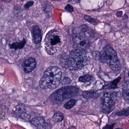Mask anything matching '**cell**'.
<instances>
[{
  "label": "cell",
  "instance_id": "obj_25",
  "mask_svg": "<svg viewBox=\"0 0 129 129\" xmlns=\"http://www.w3.org/2000/svg\"><path fill=\"white\" fill-rule=\"evenodd\" d=\"M65 10L67 12L72 13L73 11V7L70 5L67 4L65 8Z\"/></svg>",
  "mask_w": 129,
  "mask_h": 129
},
{
  "label": "cell",
  "instance_id": "obj_22",
  "mask_svg": "<svg viewBox=\"0 0 129 129\" xmlns=\"http://www.w3.org/2000/svg\"><path fill=\"white\" fill-rule=\"evenodd\" d=\"M21 118L23 120L25 121H29L30 119L31 116L29 114H27L26 113H23L20 116Z\"/></svg>",
  "mask_w": 129,
  "mask_h": 129
},
{
  "label": "cell",
  "instance_id": "obj_27",
  "mask_svg": "<svg viewBox=\"0 0 129 129\" xmlns=\"http://www.w3.org/2000/svg\"><path fill=\"white\" fill-rule=\"evenodd\" d=\"M114 125H115L114 123V124H112V125H107L105 126L104 127L103 129H113L114 127Z\"/></svg>",
  "mask_w": 129,
  "mask_h": 129
},
{
  "label": "cell",
  "instance_id": "obj_15",
  "mask_svg": "<svg viewBox=\"0 0 129 129\" xmlns=\"http://www.w3.org/2000/svg\"><path fill=\"white\" fill-rule=\"evenodd\" d=\"M25 107L24 105L21 104L17 105L15 107L14 110V113L15 114L19 116L23 113H25Z\"/></svg>",
  "mask_w": 129,
  "mask_h": 129
},
{
  "label": "cell",
  "instance_id": "obj_3",
  "mask_svg": "<svg viewBox=\"0 0 129 129\" xmlns=\"http://www.w3.org/2000/svg\"><path fill=\"white\" fill-rule=\"evenodd\" d=\"M89 59L85 50L75 49L70 53L67 62L68 66L71 70H78L88 64Z\"/></svg>",
  "mask_w": 129,
  "mask_h": 129
},
{
  "label": "cell",
  "instance_id": "obj_19",
  "mask_svg": "<svg viewBox=\"0 0 129 129\" xmlns=\"http://www.w3.org/2000/svg\"><path fill=\"white\" fill-rule=\"evenodd\" d=\"M42 9L43 10L46 12H50L52 11L54 9V7L51 5L49 3H44L42 5Z\"/></svg>",
  "mask_w": 129,
  "mask_h": 129
},
{
  "label": "cell",
  "instance_id": "obj_12",
  "mask_svg": "<svg viewBox=\"0 0 129 129\" xmlns=\"http://www.w3.org/2000/svg\"><path fill=\"white\" fill-rule=\"evenodd\" d=\"M122 95L125 101L129 104V80L126 82L123 86Z\"/></svg>",
  "mask_w": 129,
  "mask_h": 129
},
{
  "label": "cell",
  "instance_id": "obj_7",
  "mask_svg": "<svg viewBox=\"0 0 129 129\" xmlns=\"http://www.w3.org/2000/svg\"><path fill=\"white\" fill-rule=\"evenodd\" d=\"M75 49L85 50L89 46V40L83 34L76 33L73 36Z\"/></svg>",
  "mask_w": 129,
  "mask_h": 129
},
{
  "label": "cell",
  "instance_id": "obj_11",
  "mask_svg": "<svg viewBox=\"0 0 129 129\" xmlns=\"http://www.w3.org/2000/svg\"><path fill=\"white\" fill-rule=\"evenodd\" d=\"M82 31L84 35L88 38L90 41V39L94 38L95 36V33L93 31V29L89 28L86 25H83L82 26Z\"/></svg>",
  "mask_w": 129,
  "mask_h": 129
},
{
  "label": "cell",
  "instance_id": "obj_16",
  "mask_svg": "<svg viewBox=\"0 0 129 129\" xmlns=\"http://www.w3.org/2000/svg\"><path fill=\"white\" fill-rule=\"evenodd\" d=\"M92 79V76L89 74H86L81 76L79 78V80L81 82L85 83L89 82Z\"/></svg>",
  "mask_w": 129,
  "mask_h": 129
},
{
  "label": "cell",
  "instance_id": "obj_18",
  "mask_svg": "<svg viewBox=\"0 0 129 129\" xmlns=\"http://www.w3.org/2000/svg\"><path fill=\"white\" fill-rule=\"evenodd\" d=\"M52 118L55 122H61L63 119V115L61 113L58 112V113L55 114Z\"/></svg>",
  "mask_w": 129,
  "mask_h": 129
},
{
  "label": "cell",
  "instance_id": "obj_5",
  "mask_svg": "<svg viewBox=\"0 0 129 129\" xmlns=\"http://www.w3.org/2000/svg\"><path fill=\"white\" fill-rule=\"evenodd\" d=\"M119 98V94L116 92H109L104 94L101 102L104 113H109L114 109L115 105Z\"/></svg>",
  "mask_w": 129,
  "mask_h": 129
},
{
  "label": "cell",
  "instance_id": "obj_2",
  "mask_svg": "<svg viewBox=\"0 0 129 129\" xmlns=\"http://www.w3.org/2000/svg\"><path fill=\"white\" fill-rule=\"evenodd\" d=\"M62 75V71L58 67H50L44 72L39 81V86L44 89L56 88L61 83Z\"/></svg>",
  "mask_w": 129,
  "mask_h": 129
},
{
  "label": "cell",
  "instance_id": "obj_9",
  "mask_svg": "<svg viewBox=\"0 0 129 129\" xmlns=\"http://www.w3.org/2000/svg\"><path fill=\"white\" fill-rule=\"evenodd\" d=\"M33 41L36 44L41 42L42 40V32L41 29L38 25H34L32 28Z\"/></svg>",
  "mask_w": 129,
  "mask_h": 129
},
{
  "label": "cell",
  "instance_id": "obj_23",
  "mask_svg": "<svg viewBox=\"0 0 129 129\" xmlns=\"http://www.w3.org/2000/svg\"><path fill=\"white\" fill-rule=\"evenodd\" d=\"M117 115L118 116H128L129 115V110H125L120 111L117 113Z\"/></svg>",
  "mask_w": 129,
  "mask_h": 129
},
{
  "label": "cell",
  "instance_id": "obj_24",
  "mask_svg": "<svg viewBox=\"0 0 129 129\" xmlns=\"http://www.w3.org/2000/svg\"><path fill=\"white\" fill-rule=\"evenodd\" d=\"M70 79L67 77H64L63 79H61V83L63 84H64V85L69 84V83H70Z\"/></svg>",
  "mask_w": 129,
  "mask_h": 129
},
{
  "label": "cell",
  "instance_id": "obj_14",
  "mask_svg": "<svg viewBox=\"0 0 129 129\" xmlns=\"http://www.w3.org/2000/svg\"><path fill=\"white\" fill-rule=\"evenodd\" d=\"M97 94L96 92L94 91H88L83 92L82 93V96L85 98L87 99H91L95 98Z\"/></svg>",
  "mask_w": 129,
  "mask_h": 129
},
{
  "label": "cell",
  "instance_id": "obj_8",
  "mask_svg": "<svg viewBox=\"0 0 129 129\" xmlns=\"http://www.w3.org/2000/svg\"><path fill=\"white\" fill-rule=\"evenodd\" d=\"M37 62L33 58H29L24 62L23 66V71L26 73L32 72L36 67Z\"/></svg>",
  "mask_w": 129,
  "mask_h": 129
},
{
  "label": "cell",
  "instance_id": "obj_1",
  "mask_svg": "<svg viewBox=\"0 0 129 129\" xmlns=\"http://www.w3.org/2000/svg\"><path fill=\"white\" fill-rule=\"evenodd\" d=\"M66 40V36L60 31L54 29L49 31L44 39L46 52L51 56L57 54L64 45Z\"/></svg>",
  "mask_w": 129,
  "mask_h": 129
},
{
  "label": "cell",
  "instance_id": "obj_21",
  "mask_svg": "<svg viewBox=\"0 0 129 129\" xmlns=\"http://www.w3.org/2000/svg\"><path fill=\"white\" fill-rule=\"evenodd\" d=\"M120 79H121V77H118L117 79H115L112 83V85L110 86V88L115 89L117 88V84L120 82Z\"/></svg>",
  "mask_w": 129,
  "mask_h": 129
},
{
  "label": "cell",
  "instance_id": "obj_20",
  "mask_svg": "<svg viewBox=\"0 0 129 129\" xmlns=\"http://www.w3.org/2000/svg\"><path fill=\"white\" fill-rule=\"evenodd\" d=\"M75 101L74 99H70L64 105V108L67 109H71L75 106Z\"/></svg>",
  "mask_w": 129,
  "mask_h": 129
},
{
  "label": "cell",
  "instance_id": "obj_31",
  "mask_svg": "<svg viewBox=\"0 0 129 129\" xmlns=\"http://www.w3.org/2000/svg\"><path fill=\"white\" fill-rule=\"evenodd\" d=\"M123 129L120 128H117V129Z\"/></svg>",
  "mask_w": 129,
  "mask_h": 129
},
{
  "label": "cell",
  "instance_id": "obj_28",
  "mask_svg": "<svg viewBox=\"0 0 129 129\" xmlns=\"http://www.w3.org/2000/svg\"><path fill=\"white\" fill-rule=\"evenodd\" d=\"M123 13L122 11H118L116 13V16H117L118 17H121L122 16V14Z\"/></svg>",
  "mask_w": 129,
  "mask_h": 129
},
{
  "label": "cell",
  "instance_id": "obj_26",
  "mask_svg": "<svg viewBox=\"0 0 129 129\" xmlns=\"http://www.w3.org/2000/svg\"><path fill=\"white\" fill-rule=\"evenodd\" d=\"M33 4H34V2L33 1H30L25 4V5H24V7L26 9H29L30 7H32L33 5Z\"/></svg>",
  "mask_w": 129,
  "mask_h": 129
},
{
  "label": "cell",
  "instance_id": "obj_29",
  "mask_svg": "<svg viewBox=\"0 0 129 129\" xmlns=\"http://www.w3.org/2000/svg\"><path fill=\"white\" fill-rule=\"evenodd\" d=\"M2 1L6 3H9L10 2L11 0H2Z\"/></svg>",
  "mask_w": 129,
  "mask_h": 129
},
{
  "label": "cell",
  "instance_id": "obj_32",
  "mask_svg": "<svg viewBox=\"0 0 129 129\" xmlns=\"http://www.w3.org/2000/svg\"></svg>",
  "mask_w": 129,
  "mask_h": 129
},
{
  "label": "cell",
  "instance_id": "obj_4",
  "mask_svg": "<svg viewBox=\"0 0 129 129\" xmlns=\"http://www.w3.org/2000/svg\"><path fill=\"white\" fill-rule=\"evenodd\" d=\"M100 59L102 62L109 64L113 71H117L121 68V63L116 52L111 47L107 46L103 48Z\"/></svg>",
  "mask_w": 129,
  "mask_h": 129
},
{
  "label": "cell",
  "instance_id": "obj_13",
  "mask_svg": "<svg viewBox=\"0 0 129 129\" xmlns=\"http://www.w3.org/2000/svg\"><path fill=\"white\" fill-rule=\"evenodd\" d=\"M26 44V41L25 39L19 42H14L11 45L10 47L11 49L14 50L17 49H21L24 47V45Z\"/></svg>",
  "mask_w": 129,
  "mask_h": 129
},
{
  "label": "cell",
  "instance_id": "obj_10",
  "mask_svg": "<svg viewBox=\"0 0 129 129\" xmlns=\"http://www.w3.org/2000/svg\"><path fill=\"white\" fill-rule=\"evenodd\" d=\"M31 123L37 129L46 128V123L44 119L42 117H38L33 118L31 121Z\"/></svg>",
  "mask_w": 129,
  "mask_h": 129
},
{
  "label": "cell",
  "instance_id": "obj_17",
  "mask_svg": "<svg viewBox=\"0 0 129 129\" xmlns=\"http://www.w3.org/2000/svg\"><path fill=\"white\" fill-rule=\"evenodd\" d=\"M84 19L87 22L90 23L94 25H97V24H98V23H99V20H98L97 19L92 18L91 17L89 16H88V15L85 16Z\"/></svg>",
  "mask_w": 129,
  "mask_h": 129
},
{
  "label": "cell",
  "instance_id": "obj_30",
  "mask_svg": "<svg viewBox=\"0 0 129 129\" xmlns=\"http://www.w3.org/2000/svg\"><path fill=\"white\" fill-rule=\"evenodd\" d=\"M52 1H60L61 0H51Z\"/></svg>",
  "mask_w": 129,
  "mask_h": 129
},
{
  "label": "cell",
  "instance_id": "obj_6",
  "mask_svg": "<svg viewBox=\"0 0 129 129\" xmlns=\"http://www.w3.org/2000/svg\"><path fill=\"white\" fill-rule=\"evenodd\" d=\"M79 91V89L75 86H65L57 91L55 98L59 101H63L75 96Z\"/></svg>",
  "mask_w": 129,
  "mask_h": 129
}]
</instances>
